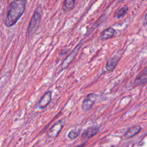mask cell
<instances>
[{
  "label": "cell",
  "mask_w": 147,
  "mask_h": 147,
  "mask_svg": "<svg viewBox=\"0 0 147 147\" xmlns=\"http://www.w3.org/2000/svg\"><path fill=\"white\" fill-rule=\"evenodd\" d=\"M26 0H13L9 5L5 25L7 27L14 25L25 10Z\"/></svg>",
  "instance_id": "1"
},
{
  "label": "cell",
  "mask_w": 147,
  "mask_h": 147,
  "mask_svg": "<svg viewBox=\"0 0 147 147\" xmlns=\"http://www.w3.org/2000/svg\"><path fill=\"white\" fill-rule=\"evenodd\" d=\"M41 22V15L37 11H35L31 18L27 29V33L29 36L34 34L38 29Z\"/></svg>",
  "instance_id": "2"
},
{
  "label": "cell",
  "mask_w": 147,
  "mask_h": 147,
  "mask_svg": "<svg viewBox=\"0 0 147 147\" xmlns=\"http://www.w3.org/2000/svg\"><path fill=\"white\" fill-rule=\"evenodd\" d=\"M97 98V95L94 93L88 94L83 100L82 103V110L83 111H89L95 102Z\"/></svg>",
  "instance_id": "3"
},
{
  "label": "cell",
  "mask_w": 147,
  "mask_h": 147,
  "mask_svg": "<svg viewBox=\"0 0 147 147\" xmlns=\"http://www.w3.org/2000/svg\"><path fill=\"white\" fill-rule=\"evenodd\" d=\"M81 45H82V42H79L74 48V49L69 54V55L64 60V61H63V63H61V70H64L68 67V65H69L71 62L74 59V58L75 57V56H76L78 53L79 52V51L81 48Z\"/></svg>",
  "instance_id": "4"
},
{
  "label": "cell",
  "mask_w": 147,
  "mask_h": 147,
  "mask_svg": "<svg viewBox=\"0 0 147 147\" xmlns=\"http://www.w3.org/2000/svg\"><path fill=\"white\" fill-rule=\"evenodd\" d=\"M65 121L64 119H60L54 124L48 131V136L49 138H55L61 131V129L64 126Z\"/></svg>",
  "instance_id": "5"
},
{
  "label": "cell",
  "mask_w": 147,
  "mask_h": 147,
  "mask_svg": "<svg viewBox=\"0 0 147 147\" xmlns=\"http://www.w3.org/2000/svg\"><path fill=\"white\" fill-rule=\"evenodd\" d=\"M52 100V91H47L40 99L38 103V107L40 109H44L47 107Z\"/></svg>",
  "instance_id": "6"
},
{
  "label": "cell",
  "mask_w": 147,
  "mask_h": 147,
  "mask_svg": "<svg viewBox=\"0 0 147 147\" xmlns=\"http://www.w3.org/2000/svg\"><path fill=\"white\" fill-rule=\"evenodd\" d=\"M99 130V127L97 126H92L84 130L81 136L82 139H88L96 134Z\"/></svg>",
  "instance_id": "7"
},
{
  "label": "cell",
  "mask_w": 147,
  "mask_h": 147,
  "mask_svg": "<svg viewBox=\"0 0 147 147\" xmlns=\"http://www.w3.org/2000/svg\"><path fill=\"white\" fill-rule=\"evenodd\" d=\"M147 75V68H145L143 71L137 76L134 82V86H138L140 85H144L147 83V77L145 76Z\"/></svg>",
  "instance_id": "8"
},
{
  "label": "cell",
  "mask_w": 147,
  "mask_h": 147,
  "mask_svg": "<svg viewBox=\"0 0 147 147\" xmlns=\"http://www.w3.org/2000/svg\"><path fill=\"white\" fill-rule=\"evenodd\" d=\"M119 61V59L116 57L114 56L111 58H110L106 64V69L108 71H112L114 70L115 67H116L117 64H118V62Z\"/></svg>",
  "instance_id": "9"
},
{
  "label": "cell",
  "mask_w": 147,
  "mask_h": 147,
  "mask_svg": "<svg viewBox=\"0 0 147 147\" xmlns=\"http://www.w3.org/2000/svg\"><path fill=\"white\" fill-rule=\"evenodd\" d=\"M141 130V127L140 126H135L129 127L125 133L124 136L126 138H130L135 135L137 134L139 131Z\"/></svg>",
  "instance_id": "10"
},
{
  "label": "cell",
  "mask_w": 147,
  "mask_h": 147,
  "mask_svg": "<svg viewBox=\"0 0 147 147\" xmlns=\"http://www.w3.org/2000/svg\"><path fill=\"white\" fill-rule=\"evenodd\" d=\"M115 33V30L114 28L110 27L102 31L100 33V37L102 40H107L112 38Z\"/></svg>",
  "instance_id": "11"
},
{
  "label": "cell",
  "mask_w": 147,
  "mask_h": 147,
  "mask_svg": "<svg viewBox=\"0 0 147 147\" xmlns=\"http://www.w3.org/2000/svg\"><path fill=\"white\" fill-rule=\"evenodd\" d=\"M75 0H64L63 3V10L68 11L72 10L74 7Z\"/></svg>",
  "instance_id": "12"
},
{
  "label": "cell",
  "mask_w": 147,
  "mask_h": 147,
  "mask_svg": "<svg viewBox=\"0 0 147 147\" xmlns=\"http://www.w3.org/2000/svg\"><path fill=\"white\" fill-rule=\"evenodd\" d=\"M128 11V8L126 6H123L119 9L115 13V17L117 18H120L125 15V14Z\"/></svg>",
  "instance_id": "13"
},
{
  "label": "cell",
  "mask_w": 147,
  "mask_h": 147,
  "mask_svg": "<svg viewBox=\"0 0 147 147\" xmlns=\"http://www.w3.org/2000/svg\"><path fill=\"white\" fill-rule=\"evenodd\" d=\"M79 130L77 129H72L70 130L68 134V137L71 140H74L79 136Z\"/></svg>",
  "instance_id": "14"
},
{
  "label": "cell",
  "mask_w": 147,
  "mask_h": 147,
  "mask_svg": "<svg viewBox=\"0 0 147 147\" xmlns=\"http://www.w3.org/2000/svg\"><path fill=\"white\" fill-rule=\"evenodd\" d=\"M144 25H147V13L145 14V17H144Z\"/></svg>",
  "instance_id": "15"
}]
</instances>
